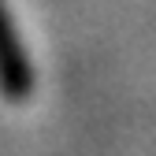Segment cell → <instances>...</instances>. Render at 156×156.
I'll use <instances>...</instances> for the list:
<instances>
[{
	"mask_svg": "<svg viewBox=\"0 0 156 156\" xmlns=\"http://www.w3.org/2000/svg\"><path fill=\"white\" fill-rule=\"evenodd\" d=\"M30 93H34V67L11 26V11L0 0V97L4 101H26Z\"/></svg>",
	"mask_w": 156,
	"mask_h": 156,
	"instance_id": "1",
	"label": "cell"
}]
</instances>
